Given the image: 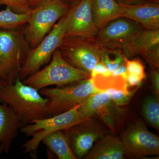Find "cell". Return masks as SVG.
<instances>
[{"mask_svg": "<svg viewBox=\"0 0 159 159\" xmlns=\"http://www.w3.org/2000/svg\"><path fill=\"white\" fill-rule=\"evenodd\" d=\"M48 100L19 77L14 83L0 87V102L6 103L14 110L23 126L34 119L50 117L47 110Z\"/></svg>", "mask_w": 159, "mask_h": 159, "instance_id": "6da1fadb", "label": "cell"}, {"mask_svg": "<svg viewBox=\"0 0 159 159\" xmlns=\"http://www.w3.org/2000/svg\"><path fill=\"white\" fill-rule=\"evenodd\" d=\"M23 27L0 29V87L14 83L30 50Z\"/></svg>", "mask_w": 159, "mask_h": 159, "instance_id": "7a4b0ae2", "label": "cell"}, {"mask_svg": "<svg viewBox=\"0 0 159 159\" xmlns=\"http://www.w3.org/2000/svg\"><path fill=\"white\" fill-rule=\"evenodd\" d=\"M80 104L62 113L44 119H34L22 127L20 129L21 132L31 136V139L22 146L24 152L30 153L33 158L36 157L38 148L45 137L57 131L64 130L86 119L78 110Z\"/></svg>", "mask_w": 159, "mask_h": 159, "instance_id": "3957f363", "label": "cell"}, {"mask_svg": "<svg viewBox=\"0 0 159 159\" xmlns=\"http://www.w3.org/2000/svg\"><path fill=\"white\" fill-rule=\"evenodd\" d=\"M90 77L67 62L57 49L48 65L22 81L39 91L50 86H61Z\"/></svg>", "mask_w": 159, "mask_h": 159, "instance_id": "277c9868", "label": "cell"}, {"mask_svg": "<svg viewBox=\"0 0 159 159\" xmlns=\"http://www.w3.org/2000/svg\"><path fill=\"white\" fill-rule=\"evenodd\" d=\"M39 92L49 99L47 110L50 117L70 110L84 102L92 94L99 92L91 77L61 86L44 88Z\"/></svg>", "mask_w": 159, "mask_h": 159, "instance_id": "5b68a950", "label": "cell"}, {"mask_svg": "<svg viewBox=\"0 0 159 159\" xmlns=\"http://www.w3.org/2000/svg\"><path fill=\"white\" fill-rule=\"evenodd\" d=\"M102 48L96 38L66 35L58 50L67 62L91 77L94 67L100 61Z\"/></svg>", "mask_w": 159, "mask_h": 159, "instance_id": "8992f818", "label": "cell"}, {"mask_svg": "<svg viewBox=\"0 0 159 159\" xmlns=\"http://www.w3.org/2000/svg\"><path fill=\"white\" fill-rule=\"evenodd\" d=\"M70 7L61 0H50L32 9L25 35L30 49L35 48Z\"/></svg>", "mask_w": 159, "mask_h": 159, "instance_id": "52a82bcc", "label": "cell"}, {"mask_svg": "<svg viewBox=\"0 0 159 159\" xmlns=\"http://www.w3.org/2000/svg\"><path fill=\"white\" fill-rule=\"evenodd\" d=\"M67 13L57 22L50 32L35 48L30 49L20 71L19 77L24 80L49 62L60 45L66 33Z\"/></svg>", "mask_w": 159, "mask_h": 159, "instance_id": "ba28073f", "label": "cell"}, {"mask_svg": "<svg viewBox=\"0 0 159 159\" xmlns=\"http://www.w3.org/2000/svg\"><path fill=\"white\" fill-rule=\"evenodd\" d=\"M126 156L135 158L159 155V138L149 131L142 120L133 123L121 136Z\"/></svg>", "mask_w": 159, "mask_h": 159, "instance_id": "9c48e42d", "label": "cell"}, {"mask_svg": "<svg viewBox=\"0 0 159 159\" xmlns=\"http://www.w3.org/2000/svg\"><path fill=\"white\" fill-rule=\"evenodd\" d=\"M80 113L85 119L97 118L113 132L116 131L123 110L116 104L106 92L92 94L80 104Z\"/></svg>", "mask_w": 159, "mask_h": 159, "instance_id": "30bf717a", "label": "cell"}, {"mask_svg": "<svg viewBox=\"0 0 159 159\" xmlns=\"http://www.w3.org/2000/svg\"><path fill=\"white\" fill-rule=\"evenodd\" d=\"M143 29L133 20L119 17L111 21L99 30L96 38L103 48L122 50Z\"/></svg>", "mask_w": 159, "mask_h": 159, "instance_id": "8fae6325", "label": "cell"}, {"mask_svg": "<svg viewBox=\"0 0 159 159\" xmlns=\"http://www.w3.org/2000/svg\"><path fill=\"white\" fill-rule=\"evenodd\" d=\"M63 130L77 159L84 157L96 141L105 134L93 118L83 120Z\"/></svg>", "mask_w": 159, "mask_h": 159, "instance_id": "7c38bea8", "label": "cell"}, {"mask_svg": "<svg viewBox=\"0 0 159 159\" xmlns=\"http://www.w3.org/2000/svg\"><path fill=\"white\" fill-rule=\"evenodd\" d=\"M93 0H80L67 13L65 35L96 38L99 30L92 16Z\"/></svg>", "mask_w": 159, "mask_h": 159, "instance_id": "4fadbf2b", "label": "cell"}, {"mask_svg": "<svg viewBox=\"0 0 159 159\" xmlns=\"http://www.w3.org/2000/svg\"><path fill=\"white\" fill-rule=\"evenodd\" d=\"M120 5V17L133 20L143 29H159V4L147 3L134 5Z\"/></svg>", "mask_w": 159, "mask_h": 159, "instance_id": "5bb4252c", "label": "cell"}, {"mask_svg": "<svg viewBox=\"0 0 159 159\" xmlns=\"http://www.w3.org/2000/svg\"><path fill=\"white\" fill-rule=\"evenodd\" d=\"M22 126L14 110L6 103L0 102V156L3 152H9L19 129Z\"/></svg>", "mask_w": 159, "mask_h": 159, "instance_id": "9a60e30c", "label": "cell"}, {"mask_svg": "<svg viewBox=\"0 0 159 159\" xmlns=\"http://www.w3.org/2000/svg\"><path fill=\"white\" fill-rule=\"evenodd\" d=\"M126 157L125 148L121 139L104 135L95 142L84 159H123Z\"/></svg>", "mask_w": 159, "mask_h": 159, "instance_id": "2e32d148", "label": "cell"}, {"mask_svg": "<svg viewBox=\"0 0 159 159\" xmlns=\"http://www.w3.org/2000/svg\"><path fill=\"white\" fill-rule=\"evenodd\" d=\"M158 45L159 29H143L122 51L125 57L129 59L138 55L142 57L152 49Z\"/></svg>", "mask_w": 159, "mask_h": 159, "instance_id": "e0dca14e", "label": "cell"}, {"mask_svg": "<svg viewBox=\"0 0 159 159\" xmlns=\"http://www.w3.org/2000/svg\"><path fill=\"white\" fill-rule=\"evenodd\" d=\"M120 7L115 0H93L92 16L98 30L111 21L120 17Z\"/></svg>", "mask_w": 159, "mask_h": 159, "instance_id": "ac0fdd59", "label": "cell"}, {"mask_svg": "<svg viewBox=\"0 0 159 159\" xmlns=\"http://www.w3.org/2000/svg\"><path fill=\"white\" fill-rule=\"evenodd\" d=\"M41 142L58 159H77L63 130L49 134L42 139Z\"/></svg>", "mask_w": 159, "mask_h": 159, "instance_id": "d6986e66", "label": "cell"}, {"mask_svg": "<svg viewBox=\"0 0 159 159\" xmlns=\"http://www.w3.org/2000/svg\"><path fill=\"white\" fill-rule=\"evenodd\" d=\"M29 15L16 13L6 7L0 11V29L12 30L21 28L28 23Z\"/></svg>", "mask_w": 159, "mask_h": 159, "instance_id": "ffe728a7", "label": "cell"}, {"mask_svg": "<svg viewBox=\"0 0 159 159\" xmlns=\"http://www.w3.org/2000/svg\"><path fill=\"white\" fill-rule=\"evenodd\" d=\"M91 78L94 86L99 92H105L110 89L129 91L126 80L121 76L112 74L108 76L97 74Z\"/></svg>", "mask_w": 159, "mask_h": 159, "instance_id": "44dd1931", "label": "cell"}, {"mask_svg": "<svg viewBox=\"0 0 159 159\" xmlns=\"http://www.w3.org/2000/svg\"><path fill=\"white\" fill-rule=\"evenodd\" d=\"M142 110L143 116L148 124L159 130V97L155 95L147 97L142 103Z\"/></svg>", "mask_w": 159, "mask_h": 159, "instance_id": "7402d4cb", "label": "cell"}, {"mask_svg": "<svg viewBox=\"0 0 159 159\" xmlns=\"http://www.w3.org/2000/svg\"><path fill=\"white\" fill-rule=\"evenodd\" d=\"M126 58L121 49L102 48L100 61L112 73L120 66L125 63Z\"/></svg>", "mask_w": 159, "mask_h": 159, "instance_id": "603a6c76", "label": "cell"}, {"mask_svg": "<svg viewBox=\"0 0 159 159\" xmlns=\"http://www.w3.org/2000/svg\"><path fill=\"white\" fill-rule=\"evenodd\" d=\"M111 98L118 106L127 105L130 100L134 92L125 91L122 90L110 89L107 90Z\"/></svg>", "mask_w": 159, "mask_h": 159, "instance_id": "cb8c5ba5", "label": "cell"}, {"mask_svg": "<svg viewBox=\"0 0 159 159\" xmlns=\"http://www.w3.org/2000/svg\"><path fill=\"white\" fill-rule=\"evenodd\" d=\"M1 5H5L18 13L29 14L32 9L26 0H0Z\"/></svg>", "mask_w": 159, "mask_h": 159, "instance_id": "d4e9b609", "label": "cell"}, {"mask_svg": "<svg viewBox=\"0 0 159 159\" xmlns=\"http://www.w3.org/2000/svg\"><path fill=\"white\" fill-rule=\"evenodd\" d=\"M125 65L127 70V74L137 75L145 79V68L141 61L138 59L130 60L125 58Z\"/></svg>", "mask_w": 159, "mask_h": 159, "instance_id": "484cf974", "label": "cell"}, {"mask_svg": "<svg viewBox=\"0 0 159 159\" xmlns=\"http://www.w3.org/2000/svg\"><path fill=\"white\" fill-rule=\"evenodd\" d=\"M151 69H159V45L154 47L142 56Z\"/></svg>", "mask_w": 159, "mask_h": 159, "instance_id": "4316f807", "label": "cell"}, {"mask_svg": "<svg viewBox=\"0 0 159 159\" xmlns=\"http://www.w3.org/2000/svg\"><path fill=\"white\" fill-rule=\"evenodd\" d=\"M151 79L155 95L159 97V70L152 69Z\"/></svg>", "mask_w": 159, "mask_h": 159, "instance_id": "83f0119b", "label": "cell"}, {"mask_svg": "<svg viewBox=\"0 0 159 159\" xmlns=\"http://www.w3.org/2000/svg\"><path fill=\"white\" fill-rule=\"evenodd\" d=\"M111 73L109 71L106 66L102 62L99 61L94 67L92 73L91 77H94L97 74H101L104 76H108L111 75Z\"/></svg>", "mask_w": 159, "mask_h": 159, "instance_id": "f1b7e54d", "label": "cell"}, {"mask_svg": "<svg viewBox=\"0 0 159 159\" xmlns=\"http://www.w3.org/2000/svg\"><path fill=\"white\" fill-rule=\"evenodd\" d=\"M118 4L123 5H134L147 3H159V0H115Z\"/></svg>", "mask_w": 159, "mask_h": 159, "instance_id": "f546056e", "label": "cell"}, {"mask_svg": "<svg viewBox=\"0 0 159 159\" xmlns=\"http://www.w3.org/2000/svg\"><path fill=\"white\" fill-rule=\"evenodd\" d=\"M142 77L133 75V74H127L126 82L128 87L137 86L140 85V83L143 80Z\"/></svg>", "mask_w": 159, "mask_h": 159, "instance_id": "4dcf8cb0", "label": "cell"}, {"mask_svg": "<svg viewBox=\"0 0 159 159\" xmlns=\"http://www.w3.org/2000/svg\"><path fill=\"white\" fill-rule=\"evenodd\" d=\"M112 75L115 76H120L126 80L127 78V70L125 63L119 66L116 70L111 73Z\"/></svg>", "mask_w": 159, "mask_h": 159, "instance_id": "1f68e13d", "label": "cell"}, {"mask_svg": "<svg viewBox=\"0 0 159 159\" xmlns=\"http://www.w3.org/2000/svg\"><path fill=\"white\" fill-rule=\"evenodd\" d=\"M50 0H26L32 9H34Z\"/></svg>", "mask_w": 159, "mask_h": 159, "instance_id": "d6a6232c", "label": "cell"}, {"mask_svg": "<svg viewBox=\"0 0 159 159\" xmlns=\"http://www.w3.org/2000/svg\"><path fill=\"white\" fill-rule=\"evenodd\" d=\"M61 1L71 7L77 4L80 0H61Z\"/></svg>", "mask_w": 159, "mask_h": 159, "instance_id": "836d02e7", "label": "cell"}]
</instances>
